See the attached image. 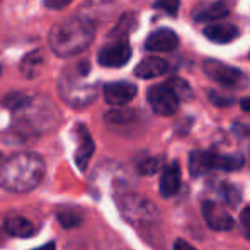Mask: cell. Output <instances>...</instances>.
Segmentation results:
<instances>
[{
    "mask_svg": "<svg viewBox=\"0 0 250 250\" xmlns=\"http://www.w3.org/2000/svg\"><path fill=\"white\" fill-rule=\"evenodd\" d=\"M174 250H198V249H194L191 244H188L186 240H175V244H174Z\"/></svg>",
    "mask_w": 250,
    "mask_h": 250,
    "instance_id": "obj_30",
    "label": "cell"
},
{
    "mask_svg": "<svg viewBox=\"0 0 250 250\" xmlns=\"http://www.w3.org/2000/svg\"><path fill=\"white\" fill-rule=\"evenodd\" d=\"M230 14V3L225 0H216V2L201 5L194 12V19L198 22H211V21L223 19Z\"/></svg>",
    "mask_w": 250,
    "mask_h": 250,
    "instance_id": "obj_14",
    "label": "cell"
},
{
    "mask_svg": "<svg viewBox=\"0 0 250 250\" xmlns=\"http://www.w3.org/2000/svg\"><path fill=\"white\" fill-rule=\"evenodd\" d=\"M131 58V46L123 41H116V43H111L107 46H104L99 51V65L105 66V68H119V66H125L126 63Z\"/></svg>",
    "mask_w": 250,
    "mask_h": 250,
    "instance_id": "obj_8",
    "label": "cell"
},
{
    "mask_svg": "<svg viewBox=\"0 0 250 250\" xmlns=\"http://www.w3.org/2000/svg\"><path fill=\"white\" fill-rule=\"evenodd\" d=\"M209 97H211V101H213L216 105H228V104L231 102V99H223V97H221V99H218L220 96H216L214 92H211V94H209Z\"/></svg>",
    "mask_w": 250,
    "mask_h": 250,
    "instance_id": "obj_31",
    "label": "cell"
},
{
    "mask_svg": "<svg viewBox=\"0 0 250 250\" xmlns=\"http://www.w3.org/2000/svg\"><path fill=\"white\" fill-rule=\"evenodd\" d=\"M167 72V62L158 56H148L143 62L138 63L135 73L140 79H155V77H160Z\"/></svg>",
    "mask_w": 250,
    "mask_h": 250,
    "instance_id": "obj_17",
    "label": "cell"
},
{
    "mask_svg": "<svg viewBox=\"0 0 250 250\" xmlns=\"http://www.w3.org/2000/svg\"><path fill=\"white\" fill-rule=\"evenodd\" d=\"M238 29L233 24H225V22H216V24H209V26L204 29V36L209 41L218 44H227L230 41L237 40L238 38Z\"/></svg>",
    "mask_w": 250,
    "mask_h": 250,
    "instance_id": "obj_16",
    "label": "cell"
},
{
    "mask_svg": "<svg viewBox=\"0 0 250 250\" xmlns=\"http://www.w3.org/2000/svg\"><path fill=\"white\" fill-rule=\"evenodd\" d=\"M44 162L36 153H16L0 164V186L9 192H29L44 177Z\"/></svg>",
    "mask_w": 250,
    "mask_h": 250,
    "instance_id": "obj_1",
    "label": "cell"
},
{
    "mask_svg": "<svg viewBox=\"0 0 250 250\" xmlns=\"http://www.w3.org/2000/svg\"><path fill=\"white\" fill-rule=\"evenodd\" d=\"M203 216L208 227L214 231H228L233 228V218L214 201H204L203 203Z\"/></svg>",
    "mask_w": 250,
    "mask_h": 250,
    "instance_id": "obj_9",
    "label": "cell"
},
{
    "mask_svg": "<svg viewBox=\"0 0 250 250\" xmlns=\"http://www.w3.org/2000/svg\"><path fill=\"white\" fill-rule=\"evenodd\" d=\"M14 123L21 133H46L55 128L60 121L58 109L53 102L43 97H24L17 107L12 109Z\"/></svg>",
    "mask_w": 250,
    "mask_h": 250,
    "instance_id": "obj_3",
    "label": "cell"
},
{
    "mask_svg": "<svg viewBox=\"0 0 250 250\" xmlns=\"http://www.w3.org/2000/svg\"><path fill=\"white\" fill-rule=\"evenodd\" d=\"M148 104L157 114L172 116L179 109V97L167 83H160L148 89Z\"/></svg>",
    "mask_w": 250,
    "mask_h": 250,
    "instance_id": "obj_7",
    "label": "cell"
},
{
    "mask_svg": "<svg viewBox=\"0 0 250 250\" xmlns=\"http://www.w3.org/2000/svg\"><path fill=\"white\" fill-rule=\"evenodd\" d=\"M167 85L170 87L172 90L175 92V96L179 97L181 101H188L192 97V90L191 87H189V83L186 82V80L182 79H170L167 82Z\"/></svg>",
    "mask_w": 250,
    "mask_h": 250,
    "instance_id": "obj_21",
    "label": "cell"
},
{
    "mask_svg": "<svg viewBox=\"0 0 250 250\" xmlns=\"http://www.w3.org/2000/svg\"><path fill=\"white\" fill-rule=\"evenodd\" d=\"M118 206L123 218L135 227H146L158 220V211L153 203L133 192H126L118 198Z\"/></svg>",
    "mask_w": 250,
    "mask_h": 250,
    "instance_id": "obj_5",
    "label": "cell"
},
{
    "mask_svg": "<svg viewBox=\"0 0 250 250\" xmlns=\"http://www.w3.org/2000/svg\"><path fill=\"white\" fill-rule=\"evenodd\" d=\"M179 5H181L179 0H157V2L153 3V7L157 10H164V12L170 14V16H175V14H177Z\"/></svg>",
    "mask_w": 250,
    "mask_h": 250,
    "instance_id": "obj_27",
    "label": "cell"
},
{
    "mask_svg": "<svg viewBox=\"0 0 250 250\" xmlns=\"http://www.w3.org/2000/svg\"><path fill=\"white\" fill-rule=\"evenodd\" d=\"M179 46V38L177 34L172 29H162L151 33L145 41V48L148 51H155V53H168L174 51L175 48Z\"/></svg>",
    "mask_w": 250,
    "mask_h": 250,
    "instance_id": "obj_11",
    "label": "cell"
},
{
    "mask_svg": "<svg viewBox=\"0 0 250 250\" xmlns=\"http://www.w3.org/2000/svg\"><path fill=\"white\" fill-rule=\"evenodd\" d=\"M46 2V5L50 7V9H63L65 5H68L72 0H44Z\"/></svg>",
    "mask_w": 250,
    "mask_h": 250,
    "instance_id": "obj_28",
    "label": "cell"
},
{
    "mask_svg": "<svg viewBox=\"0 0 250 250\" xmlns=\"http://www.w3.org/2000/svg\"><path fill=\"white\" fill-rule=\"evenodd\" d=\"M135 26H136L135 17H133V14H128V16L123 17L118 26L114 27V31L111 33V38H125L126 34H129L135 29Z\"/></svg>",
    "mask_w": 250,
    "mask_h": 250,
    "instance_id": "obj_23",
    "label": "cell"
},
{
    "mask_svg": "<svg viewBox=\"0 0 250 250\" xmlns=\"http://www.w3.org/2000/svg\"><path fill=\"white\" fill-rule=\"evenodd\" d=\"M102 92H104V99L107 104L125 105L135 99L138 89H136L135 83L129 82H111L105 83Z\"/></svg>",
    "mask_w": 250,
    "mask_h": 250,
    "instance_id": "obj_10",
    "label": "cell"
},
{
    "mask_svg": "<svg viewBox=\"0 0 250 250\" xmlns=\"http://www.w3.org/2000/svg\"><path fill=\"white\" fill-rule=\"evenodd\" d=\"M204 72L213 82L220 83L221 87H227V89H244L249 83V79L244 72L223 62H218V60L204 62Z\"/></svg>",
    "mask_w": 250,
    "mask_h": 250,
    "instance_id": "obj_6",
    "label": "cell"
},
{
    "mask_svg": "<svg viewBox=\"0 0 250 250\" xmlns=\"http://www.w3.org/2000/svg\"><path fill=\"white\" fill-rule=\"evenodd\" d=\"M218 192H220V198L223 199L228 206H237L238 201H240V191L231 184H220Z\"/></svg>",
    "mask_w": 250,
    "mask_h": 250,
    "instance_id": "obj_22",
    "label": "cell"
},
{
    "mask_svg": "<svg viewBox=\"0 0 250 250\" xmlns=\"http://www.w3.org/2000/svg\"><path fill=\"white\" fill-rule=\"evenodd\" d=\"M105 123L107 125H128L135 119V114L131 111H111L105 114Z\"/></svg>",
    "mask_w": 250,
    "mask_h": 250,
    "instance_id": "obj_24",
    "label": "cell"
},
{
    "mask_svg": "<svg viewBox=\"0 0 250 250\" xmlns=\"http://www.w3.org/2000/svg\"><path fill=\"white\" fill-rule=\"evenodd\" d=\"M41 66H43V55H41V51H33L27 56H24L22 65H21V72L27 79H34L36 75H40Z\"/></svg>",
    "mask_w": 250,
    "mask_h": 250,
    "instance_id": "obj_19",
    "label": "cell"
},
{
    "mask_svg": "<svg viewBox=\"0 0 250 250\" xmlns=\"http://www.w3.org/2000/svg\"><path fill=\"white\" fill-rule=\"evenodd\" d=\"M240 107L244 109L245 112H249V114H250V97H245V99L240 101Z\"/></svg>",
    "mask_w": 250,
    "mask_h": 250,
    "instance_id": "obj_32",
    "label": "cell"
},
{
    "mask_svg": "<svg viewBox=\"0 0 250 250\" xmlns=\"http://www.w3.org/2000/svg\"><path fill=\"white\" fill-rule=\"evenodd\" d=\"M75 133H77V136H79V148L75 151V164L80 170H85L90 158H92V155H94L96 145H94V140H92V136H90L89 129L83 125L77 126Z\"/></svg>",
    "mask_w": 250,
    "mask_h": 250,
    "instance_id": "obj_12",
    "label": "cell"
},
{
    "mask_svg": "<svg viewBox=\"0 0 250 250\" xmlns=\"http://www.w3.org/2000/svg\"><path fill=\"white\" fill-rule=\"evenodd\" d=\"M214 157H216V153H213V151H192L189 157V172L192 177H201L209 170H216L214 168Z\"/></svg>",
    "mask_w": 250,
    "mask_h": 250,
    "instance_id": "obj_15",
    "label": "cell"
},
{
    "mask_svg": "<svg viewBox=\"0 0 250 250\" xmlns=\"http://www.w3.org/2000/svg\"><path fill=\"white\" fill-rule=\"evenodd\" d=\"M245 164L244 157L242 155H218L214 157V168L216 170H227V172H231V170H238L242 168Z\"/></svg>",
    "mask_w": 250,
    "mask_h": 250,
    "instance_id": "obj_20",
    "label": "cell"
},
{
    "mask_svg": "<svg viewBox=\"0 0 250 250\" xmlns=\"http://www.w3.org/2000/svg\"><path fill=\"white\" fill-rule=\"evenodd\" d=\"M162 167V160L160 158H145L143 162H140L138 170L143 175H153L155 172H158Z\"/></svg>",
    "mask_w": 250,
    "mask_h": 250,
    "instance_id": "obj_26",
    "label": "cell"
},
{
    "mask_svg": "<svg viewBox=\"0 0 250 250\" xmlns=\"http://www.w3.org/2000/svg\"><path fill=\"white\" fill-rule=\"evenodd\" d=\"M34 250H56V245H55V242H48V244L41 245V247H38Z\"/></svg>",
    "mask_w": 250,
    "mask_h": 250,
    "instance_id": "obj_33",
    "label": "cell"
},
{
    "mask_svg": "<svg viewBox=\"0 0 250 250\" xmlns=\"http://www.w3.org/2000/svg\"><path fill=\"white\" fill-rule=\"evenodd\" d=\"M58 221L62 223L63 228H75L82 223V216H80V213H77V211L65 209L58 213Z\"/></svg>",
    "mask_w": 250,
    "mask_h": 250,
    "instance_id": "obj_25",
    "label": "cell"
},
{
    "mask_svg": "<svg viewBox=\"0 0 250 250\" xmlns=\"http://www.w3.org/2000/svg\"><path fill=\"white\" fill-rule=\"evenodd\" d=\"M96 27L90 19L85 16H73L51 27L50 31V46L55 55L62 58L75 56L85 51L92 43Z\"/></svg>",
    "mask_w": 250,
    "mask_h": 250,
    "instance_id": "obj_2",
    "label": "cell"
},
{
    "mask_svg": "<svg viewBox=\"0 0 250 250\" xmlns=\"http://www.w3.org/2000/svg\"><path fill=\"white\" fill-rule=\"evenodd\" d=\"M181 181H182L181 165H179L177 162L168 164L167 167L164 168L162 177H160V194L167 199L174 198L179 192V189H181Z\"/></svg>",
    "mask_w": 250,
    "mask_h": 250,
    "instance_id": "obj_13",
    "label": "cell"
},
{
    "mask_svg": "<svg viewBox=\"0 0 250 250\" xmlns=\"http://www.w3.org/2000/svg\"><path fill=\"white\" fill-rule=\"evenodd\" d=\"M240 220H242V225H244L245 230H249V231H250V206H247L244 211H242Z\"/></svg>",
    "mask_w": 250,
    "mask_h": 250,
    "instance_id": "obj_29",
    "label": "cell"
},
{
    "mask_svg": "<svg viewBox=\"0 0 250 250\" xmlns=\"http://www.w3.org/2000/svg\"><path fill=\"white\" fill-rule=\"evenodd\" d=\"M5 230L9 235H12V237H19V238H29L36 233V227H34L27 218H22V216L7 218L5 220Z\"/></svg>",
    "mask_w": 250,
    "mask_h": 250,
    "instance_id": "obj_18",
    "label": "cell"
},
{
    "mask_svg": "<svg viewBox=\"0 0 250 250\" xmlns=\"http://www.w3.org/2000/svg\"><path fill=\"white\" fill-rule=\"evenodd\" d=\"M89 75L87 63L77 65L75 70L68 66L63 70L58 79V92L62 99L72 107H85L96 101L97 89L94 83L85 82V77Z\"/></svg>",
    "mask_w": 250,
    "mask_h": 250,
    "instance_id": "obj_4",
    "label": "cell"
}]
</instances>
